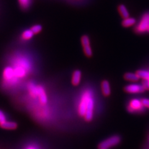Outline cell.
Returning a JSON list of instances; mask_svg holds the SVG:
<instances>
[{"label": "cell", "instance_id": "19", "mask_svg": "<svg viewBox=\"0 0 149 149\" xmlns=\"http://www.w3.org/2000/svg\"><path fill=\"white\" fill-rule=\"evenodd\" d=\"M7 120V118H6V116L5 114V113L1 110H0V124H1L2 123H3L4 122Z\"/></svg>", "mask_w": 149, "mask_h": 149}, {"label": "cell", "instance_id": "22", "mask_svg": "<svg viewBox=\"0 0 149 149\" xmlns=\"http://www.w3.org/2000/svg\"><path fill=\"white\" fill-rule=\"evenodd\" d=\"M27 149H37V148L34 147H32V146H31V147H29Z\"/></svg>", "mask_w": 149, "mask_h": 149}, {"label": "cell", "instance_id": "17", "mask_svg": "<svg viewBox=\"0 0 149 149\" xmlns=\"http://www.w3.org/2000/svg\"><path fill=\"white\" fill-rule=\"evenodd\" d=\"M31 1V0H19V3L22 9H26L30 6Z\"/></svg>", "mask_w": 149, "mask_h": 149}, {"label": "cell", "instance_id": "18", "mask_svg": "<svg viewBox=\"0 0 149 149\" xmlns=\"http://www.w3.org/2000/svg\"><path fill=\"white\" fill-rule=\"evenodd\" d=\"M31 30L32 31V32L34 34V35L40 33V32L42 30V27L40 24H36L32 26L31 27Z\"/></svg>", "mask_w": 149, "mask_h": 149}, {"label": "cell", "instance_id": "13", "mask_svg": "<svg viewBox=\"0 0 149 149\" xmlns=\"http://www.w3.org/2000/svg\"><path fill=\"white\" fill-rule=\"evenodd\" d=\"M124 78L125 80L129 81H133L136 82L140 80V77L137 74V73H132V72H128L124 74Z\"/></svg>", "mask_w": 149, "mask_h": 149}, {"label": "cell", "instance_id": "6", "mask_svg": "<svg viewBox=\"0 0 149 149\" xmlns=\"http://www.w3.org/2000/svg\"><path fill=\"white\" fill-rule=\"evenodd\" d=\"M135 31L138 34L149 32V13H146L142 16L141 21L135 28Z\"/></svg>", "mask_w": 149, "mask_h": 149}, {"label": "cell", "instance_id": "8", "mask_svg": "<svg viewBox=\"0 0 149 149\" xmlns=\"http://www.w3.org/2000/svg\"><path fill=\"white\" fill-rule=\"evenodd\" d=\"M81 43L83 49V52L88 57H91L93 55V50L90 44V40L89 37L84 35L81 38Z\"/></svg>", "mask_w": 149, "mask_h": 149}, {"label": "cell", "instance_id": "3", "mask_svg": "<svg viewBox=\"0 0 149 149\" xmlns=\"http://www.w3.org/2000/svg\"><path fill=\"white\" fill-rule=\"evenodd\" d=\"M26 88L28 93L32 98L38 100L39 103L42 106L47 104L48 96L42 86L37 85L34 83L29 82L27 83Z\"/></svg>", "mask_w": 149, "mask_h": 149}, {"label": "cell", "instance_id": "16", "mask_svg": "<svg viewBox=\"0 0 149 149\" xmlns=\"http://www.w3.org/2000/svg\"><path fill=\"white\" fill-rule=\"evenodd\" d=\"M118 9L121 17L123 19H125L129 17V13L126 6H125L124 4H120V5H119Z\"/></svg>", "mask_w": 149, "mask_h": 149}, {"label": "cell", "instance_id": "11", "mask_svg": "<svg viewBox=\"0 0 149 149\" xmlns=\"http://www.w3.org/2000/svg\"><path fill=\"white\" fill-rule=\"evenodd\" d=\"M81 72L79 70H74L72 74V83L73 86H78L80 83L81 80Z\"/></svg>", "mask_w": 149, "mask_h": 149}, {"label": "cell", "instance_id": "7", "mask_svg": "<svg viewBox=\"0 0 149 149\" xmlns=\"http://www.w3.org/2000/svg\"><path fill=\"white\" fill-rule=\"evenodd\" d=\"M146 108L143 106L141 100L132 99L127 106V110L130 113H142Z\"/></svg>", "mask_w": 149, "mask_h": 149}, {"label": "cell", "instance_id": "2", "mask_svg": "<svg viewBox=\"0 0 149 149\" xmlns=\"http://www.w3.org/2000/svg\"><path fill=\"white\" fill-rule=\"evenodd\" d=\"M95 100L91 90H86L83 93L78 105V113L86 122H91L94 116Z\"/></svg>", "mask_w": 149, "mask_h": 149}, {"label": "cell", "instance_id": "4", "mask_svg": "<svg viewBox=\"0 0 149 149\" xmlns=\"http://www.w3.org/2000/svg\"><path fill=\"white\" fill-rule=\"evenodd\" d=\"M2 86L5 89H11L17 86L20 82L15 75L14 70L11 65H8L4 68L1 76Z\"/></svg>", "mask_w": 149, "mask_h": 149}, {"label": "cell", "instance_id": "20", "mask_svg": "<svg viewBox=\"0 0 149 149\" xmlns=\"http://www.w3.org/2000/svg\"><path fill=\"white\" fill-rule=\"evenodd\" d=\"M141 101L143 106H144V108L149 109V99L148 98H142L141 100Z\"/></svg>", "mask_w": 149, "mask_h": 149}, {"label": "cell", "instance_id": "5", "mask_svg": "<svg viewBox=\"0 0 149 149\" xmlns=\"http://www.w3.org/2000/svg\"><path fill=\"white\" fill-rule=\"evenodd\" d=\"M121 142V137L118 135L111 136L102 141L98 145L99 149H109L118 146Z\"/></svg>", "mask_w": 149, "mask_h": 149}, {"label": "cell", "instance_id": "9", "mask_svg": "<svg viewBox=\"0 0 149 149\" xmlns=\"http://www.w3.org/2000/svg\"><path fill=\"white\" fill-rule=\"evenodd\" d=\"M124 91L129 93V94H139V93H142L146 90L142 85H139V84H130L125 86L124 88Z\"/></svg>", "mask_w": 149, "mask_h": 149}, {"label": "cell", "instance_id": "1", "mask_svg": "<svg viewBox=\"0 0 149 149\" xmlns=\"http://www.w3.org/2000/svg\"><path fill=\"white\" fill-rule=\"evenodd\" d=\"M11 65L13 68L16 78L20 83L30 75L32 71L30 60L24 55L17 54L14 56Z\"/></svg>", "mask_w": 149, "mask_h": 149}, {"label": "cell", "instance_id": "12", "mask_svg": "<svg viewBox=\"0 0 149 149\" xmlns=\"http://www.w3.org/2000/svg\"><path fill=\"white\" fill-rule=\"evenodd\" d=\"M17 124L13 121H5L1 124H0V127L4 129L7 130H15L17 128Z\"/></svg>", "mask_w": 149, "mask_h": 149}, {"label": "cell", "instance_id": "14", "mask_svg": "<svg viewBox=\"0 0 149 149\" xmlns=\"http://www.w3.org/2000/svg\"><path fill=\"white\" fill-rule=\"evenodd\" d=\"M34 36V34L32 32L31 29H26L22 32L21 36V39L24 41L29 40L32 38V37H33Z\"/></svg>", "mask_w": 149, "mask_h": 149}, {"label": "cell", "instance_id": "15", "mask_svg": "<svg viewBox=\"0 0 149 149\" xmlns=\"http://www.w3.org/2000/svg\"><path fill=\"white\" fill-rule=\"evenodd\" d=\"M136 24V19L134 17H129L124 19L122 22V26L124 27H129Z\"/></svg>", "mask_w": 149, "mask_h": 149}, {"label": "cell", "instance_id": "10", "mask_svg": "<svg viewBox=\"0 0 149 149\" xmlns=\"http://www.w3.org/2000/svg\"><path fill=\"white\" fill-rule=\"evenodd\" d=\"M101 88L102 95L104 96L108 97L110 96L111 90V86L110 83L108 80H103L101 83Z\"/></svg>", "mask_w": 149, "mask_h": 149}, {"label": "cell", "instance_id": "21", "mask_svg": "<svg viewBox=\"0 0 149 149\" xmlns=\"http://www.w3.org/2000/svg\"><path fill=\"white\" fill-rule=\"evenodd\" d=\"M142 85L145 87V88L147 90H149V78L148 79V80L147 81H143Z\"/></svg>", "mask_w": 149, "mask_h": 149}]
</instances>
